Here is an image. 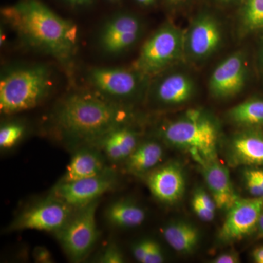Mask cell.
Returning a JSON list of instances; mask_svg holds the SVG:
<instances>
[{"mask_svg": "<svg viewBox=\"0 0 263 263\" xmlns=\"http://www.w3.org/2000/svg\"><path fill=\"white\" fill-rule=\"evenodd\" d=\"M3 18L28 47L69 68L79 48V31L40 0H21L2 10Z\"/></svg>", "mask_w": 263, "mask_h": 263, "instance_id": "6da1fadb", "label": "cell"}, {"mask_svg": "<svg viewBox=\"0 0 263 263\" xmlns=\"http://www.w3.org/2000/svg\"><path fill=\"white\" fill-rule=\"evenodd\" d=\"M125 105L94 93L67 95L54 112V122L62 138L72 146L95 143L116 127L129 122Z\"/></svg>", "mask_w": 263, "mask_h": 263, "instance_id": "7a4b0ae2", "label": "cell"}, {"mask_svg": "<svg viewBox=\"0 0 263 263\" xmlns=\"http://www.w3.org/2000/svg\"><path fill=\"white\" fill-rule=\"evenodd\" d=\"M53 86L51 72L47 66H18L3 72L0 79V110L11 115L37 106Z\"/></svg>", "mask_w": 263, "mask_h": 263, "instance_id": "3957f363", "label": "cell"}, {"mask_svg": "<svg viewBox=\"0 0 263 263\" xmlns=\"http://www.w3.org/2000/svg\"><path fill=\"white\" fill-rule=\"evenodd\" d=\"M160 133L166 143L186 151L202 167L217 160V126L200 110H189L183 117L164 124Z\"/></svg>", "mask_w": 263, "mask_h": 263, "instance_id": "277c9868", "label": "cell"}, {"mask_svg": "<svg viewBox=\"0 0 263 263\" xmlns=\"http://www.w3.org/2000/svg\"><path fill=\"white\" fill-rule=\"evenodd\" d=\"M182 54L184 34L173 24H164L143 45L134 69L149 77L159 73Z\"/></svg>", "mask_w": 263, "mask_h": 263, "instance_id": "5b68a950", "label": "cell"}, {"mask_svg": "<svg viewBox=\"0 0 263 263\" xmlns=\"http://www.w3.org/2000/svg\"><path fill=\"white\" fill-rule=\"evenodd\" d=\"M98 200L76 209L62 229L57 232V238L62 249L73 262L86 258L98 238L96 211Z\"/></svg>", "mask_w": 263, "mask_h": 263, "instance_id": "8992f818", "label": "cell"}, {"mask_svg": "<svg viewBox=\"0 0 263 263\" xmlns=\"http://www.w3.org/2000/svg\"><path fill=\"white\" fill-rule=\"evenodd\" d=\"M147 78L136 69L118 67H95L87 76L89 84L97 93L124 105L141 94Z\"/></svg>", "mask_w": 263, "mask_h": 263, "instance_id": "52a82bcc", "label": "cell"}, {"mask_svg": "<svg viewBox=\"0 0 263 263\" xmlns=\"http://www.w3.org/2000/svg\"><path fill=\"white\" fill-rule=\"evenodd\" d=\"M75 209L54 195L26 209L13 219L8 231L32 230L54 232L62 229Z\"/></svg>", "mask_w": 263, "mask_h": 263, "instance_id": "ba28073f", "label": "cell"}, {"mask_svg": "<svg viewBox=\"0 0 263 263\" xmlns=\"http://www.w3.org/2000/svg\"><path fill=\"white\" fill-rule=\"evenodd\" d=\"M143 24L136 15L119 13L103 24L98 34V45L106 54H121L130 49L139 41Z\"/></svg>", "mask_w": 263, "mask_h": 263, "instance_id": "9c48e42d", "label": "cell"}, {"mask_svg": "<svg viewBox=\"0 0 263 263\" xmlns=\"http://www.w3.org/2000/svg\"><path fill=\"white\" fill-rule=\"evenodd\" d=\"M263 210V197L240 198L228 210L218 238L224 243L242 240L257 230Z\"/></svg>", "mask_w": 263, "mask_h": 263, "instance_id": "30bf717a", "label": "cell"}, {"mask_svg": "<svg viewBox=\"0 0 263 263\" xmlns=\"http://www.w3.org/2000/svg\"><path fill=\"white\" fill-rule=\"evenodd\" d=\"M115 184V177L107 170L94 177L77 180L70 182H60L52 190L54 195L74 209H80L98 200Z\"/></svg>", "mask_w": 263, "mask_h": 263, "instance_id": "8fae6325", "label": "cell"}, {"mask_svg": "<svg viewBox=\"0 0 263 263\" xmlns=\"http://www.w3.org/2000/svg\"><path fill=\"white\" fill-rule=\"evenodd\" d=\"M222 32L219 24L210 15L195 19L184 34V53L195 60L212 54L221 44Z\"/></svg>", "mask_w": 263, "mask_h": 263, "instance_id": "7c38bea8", "label": "cell"}, {"mask_svg": "<svg viewBox=\"0 0 263 263\" xmlns=\"http://www.w3.org/2000/svg\"><path fill=\"white\" fill-rule=\"evenodd\" d=\"M226 157L233 167H263V131L248 128L228 141Z\"/></svg>", "mask_w": 263, "mask_h": 263, "instance_id": "4fadbf2b", "label": "cell"}, {"mask_svg": "<svg viewBox=\"0 0 263 263\" xmlns=\"http://www.w3.org/2000/svg\"><path fill=\"white\" fill-rule=\"evenodd\" d=\"M247 79V65L243 54L236 53L221 62L213 72L209 89L216 98H231L239 93Z\"/></svg>", "mask_w": 263, "mask_h": 263, "instance_id": "5bb4252c", "label": "cell"}, {"mask_svg": "<svg viewBox=\"0 0 263 263\" xmlns=\"http://www.w3.org/2000/svg\"><path fill=\"white\" fill-rule=\"evenodd\" d=\"M147 184L157 200L164 204H174L182 197L186 179L179 164L168 163L151 171Z\"/></svg>", "mask_w": 263, "mask_h": 263, "instance_id": "9a60e30c", "label": "cell"}, {"mask_svg": "<svg viewBox=\"0 0 263 263\" xmlns=\"http://www.w3.org/2000/svg\"><path fill=\"white\" fill-rule=\"evenodd\" d=\"M101 150L95 146H81L67 164L60 182H70L77 180L94 177L107 171Z\"/></svg>", "mask_w": 263, "mask_h": 263, "instance_id": "2e32d148", "label": "cell"}, {"mask_svg": "<svg viewBox=\"0 0 263 263\" xmlns=\"http://www.w3.org/2000/svg\"><path fill=\"white\" fill-rule=\"evenodd\" d=\"M195 92V84L186 74H169L162 77L153 86L152 96L157 103L165 106L186 103Z\"/></svg>", "mask_w": 263, "mask_h": 263, "instance_id": "e0dca14e", "label": "cell"}, {"mask_svg": "<svg viewBox=\"0 0 263 263\" xmlns=\"http://www.w3.org/2000/svg\"><path fill=\"white\" fill-rule=\"evenodd\" d=\"M138 144V133L127 123L109 132L93 146L100 148L110 162L116 163L127 160Z\"/></svg>", "mask_w": 263, "mask_h": 263, "instance_id": "ac0fdd59", "label": "cell"}, {"mask_svg": "<svg viewBox=\"0 0 263 263\" xmlns=\"http://www.w3.org/2000/svg\"><path fill=\"white\" fill-rule=\"evenodd\" d=\"M203 176L218 209L228 211L238 199L226 166L214 161L202 167Z\"/></svg>", "mask_w": 263, "mask_h": 263, "instance_id": "d6986e66", "label": "cell"}, {"mask_svg": "<svg viewBox=\"0 0 263 263\" xmlns=\"http://www.w3.org/2000/svg\"><path fill=\"white\" fill-rule=\"evenodd\" d=\"M163 155V148L157 141L139 143L125 160L126 171L137 176L148 174L160 163Z\"/></svg>", "mask_w": 263, "mask_h": 263, "instance_id": "ffe728a7", "label": "cell"}, {"mask_svg": "<svg viewBox=\"0 0 263 263\" xmlns=\"http://www.w3.org/2000/svg\"><path fill=\"white\" fill-rule=\"evenodd\" d=\"M164 240L179 253H191L199 243L200 233L196 227L187 221L170 223L162 230Z\"/></svg>", "mask_w": 263, "mask_h": 263, "instance_id": "44dd1931", "label": "cell"}, {"mask_svg": "<svg viewBox=\"0 0 263 263\" xmlns=\"http://www.w3.org/2000/svg\"><path fill=\"white\" fill-rule=\"evenodd\" d=\"M105 216L110 224L119 228H136L146 219L145 211L128 200H119L110 204Z\"/></svg>", "mask_w": 263, "mask_h": 263, "instance_id": "7402d4cb", "label": "cell"}, {"mask_svg": "<svg viewBox=\"0 0 263 263\" xmlns=\"http://www.w3.org/2000/svg\"><path fill=\"white\" fill-rule=\"evenodd\" d=\"M228 119L237 125L254 128L263 125V100L250 99L228 112Z\"/></svg>", "mask_w": 263, "mask_h": 263, "instance_id": "603a6c76", "label": "cell"}, {"mask_svg": "<svg viewBox=\"0 0 263 263\" xmlns=\"http://www.w3.org/2000/svg\"><path fill=\"white\" fill-rule=\"evenodd\" d=\"M243 21V25L249 30L263 29V0H248Z\"/></svg>", "mask_w": 263, "mask_h": 263, "instance_id": "cb8c5ba5", "label": "cell"}, {"mask_svg": "<svg viewBox=\"0 0 263 263\" xmlns=\"http://www.w3.org/2000/svg\"><path fill=\"white\" fill-rule=\"evenodd\" d=\"M25 131L23 124L19 122H8L0 129V147L7 149L15 146L22 139Z\"/></svg>", "mask_w": 263, "mask_h": 263, "instance_id": "d4e9b609", "label": "cell"}, {"mask_svg": "<svg viewBox=\"0 0 263 263\" xmlns=\"http://www.w3.org/2000/svg\"><path fill=\"white\" fill-rule=\"evenodd\" d=\"M97 262L101 263H122L125 262L124 254L115 243H110L99 254Z\"/></svg>", "mask_w": 263, "mask_h": 263, "instance_id": "484cf974", "label": "cell"}, {"mask_svg": "<svg viewBox=\"0 0 263 263\" xmlns=\"http://www.w3.org/2000/svg\"><path fill=\"white\" fill-rule=\"evenodd\" d=\"M164 260V254L160 245L155 240L150 239L149 248L143 263H162Z\"/></svg>", "mask_w": 263, "mask_h": 263, "instance_id": "4316f807", "label": "cell"}, {"mask_svg": "<svg viewBox=\"0 0 263 263\" xmlns=\"http://www.w3.org/2000/svg\"><path fill=\"white\" fill-rule=\"evenodd\" d=\"M245 186L249 194L254 197H263V186L252 176L247 170L245 171Z\"/></svg>", "mask_w": 263, "mask_h": 263, "instance_id": "83f0119b", "label": "cell"}, {"mask_svg": "<svg viewBox=\"0 0 263 263\" xmlns=\"http://www.w3.org/2000/svg\"><path fill=\"white\" fill-rule=\"evenodd\" d=\"M192 206H193L194 212L198 216L200 220L209 222V221H212L214 219L215 212H213L208 209L195 197H193V200H192Z\"/></svg>", "mask_w": 263, "mask_h": 263, "instance_id": "f1b7e54d", "label": "cell"}, {"mask_svg": "<svg viewBox=\"0 0 263 263\" xmlns=\"http://www.w3.org/2000/svg\"><path fill=\"white\" fill-rule=\"evenodd\" d=\"M150 239H143L137 242L132 247L133 256L138 262L143 263L149 248Z\"/></svg>", "mask_w": 263, "mask_h": 263, "instance_id": "f546056e", "label": "cell"}, {"mask_svg": "<svg viewBox=\"0 0 263 263\" xmlns=\"http://www.w3.org/2000/svg\"><path fill=\"white\" fill-rule=\"evenodd\" d=\"M193 197L197 198L208 209H209V210L212 211L213 212H216L217 207H216L215 202H214L212 195H209L206 192L204 191L201 189H198V190L195 191Z\"/></svg>", "mask_w": 263, "mask_h": 263, "instance_id": "4dcf8cb0", "label": "cell"}, {"mask_svg": "<svg viewBox=\"0 0 263 263\" xmlns=\"http://www.w3.org/2000/svg\"><path fill=\"white\" fill-rule=\"evenodd\" d=\"M240 262L239 255L235 252H228L219 254L213 259L214 263H238Z\"/></svg>", "mask_w": 263, "mask_h": 263, "instance_id": "1f68e13d", "label": "cell"}, {"mask_svg": "<svg viewBox=\"0 0 263 263\" xmlns=\"http://www.w3.org/2000/svg\"><path fill=\"white\" fill-rule=\"evenodd\" d=\"M34 258L40 262H50L51 260V254L47 249L38 247L34 253Z\"/></svg>", "mask_w": 263, "mask_h": 263, "instance_id": "d6a6232c", "label": "cell"}, {"mask_svg": "<svg viewBox=\"0 0 263 263\" xmlns=\"http://www.w3.org/2000/svg\"><path fill=\"white\" fill-rule=\"evenodd\" d=\"M263 186V168L261 167H249L246 169Z\"/></svg>", "mask_w": 263, "mask_h": 263, "instance_id": "836d02e7", "label": "cell"}, {"mask_svg": "<svg viewBox=\"0 0 263 263\" xmlns=\"http://www.w3.org/2000/svg\"><path fill=\"white\" fill-rule=\"evenodd\" d=\"M254 262L263 263V246L254 249L252 254Z\"/></svg>", "mask_w": 263, "mask_h": 263, "instance_id": "e575fe53", "label": "cell"}, {"mask_svg": "<svg viewBox=\"0 0 263 263\" xmlns=\"http://www.w3.org/2000/svg\"><path fill=\"white\" fill-rule=\"evenodd\" d=\"M67 4L73 7H84L91 5L93 0H63Z\"/></svg>", "mask_w": 263, "mask_h": 263, "instance_id": "d590c367", "label": "cell"}, {"mask_svg": "<svg viewBox=\"0 0 263 263\" xmlns=\"http://www.w3.org/2000/svg\"><path fill=\"white\" fill-rule=\"evenodd\" d=\"M257 230L259 235L263 237V210L259 216L258 224H257Z\"/></svg>", "mask_w": 263, "mask_h": 263, "instance_id": "8d00e7d4", "label": "cell"}, {"mask_svg": "<svg viewBox=\"0 0 263 263\" xmlns=\"http://www.w3.org/2000/svg\"><path fill=\"white\" fill-rule=\"evenodd\" d=\"M138 3L143 5H149L155 3L156 0H136Z\"/></svg>", "mask_w": 263, "mask_h": 263, "instance_id": "74e56055", "label": "cell"}, {"mask_svg": "<svg viewBox=\"0 0 263 263\" xmlns=\"http://www.w3.org/2000/svg\"><path fill=\"white\" fill-rule=\"evenodd\" d=\"M173 3H181V2H185L186 0H171Z\"/></svg>", "mask_w": 263, "mask_h": 263, "instance_id": "f35d334b", "label": "cell"}, {"mask_svg": "<svg viewBox=\"0 0 263 263\" xmlns=\"http://www.w3.org/2000/svg\"><path fill=\"white\" fill-rule=\"evenodd\" d=\"M109 1L116 2L117 1V0H109Z\"/></svg>", "mask_w": 263, "mask_h": 263, "instance_id": "ab89813d", "label": "cell"}, {"mask_svg": "<svg viewBox=\"0 0 263 263\" xmlns=\"http://www.w3.org/2000/svg\"><path fill=\"white\" fill-rule=\"evenodd\" d=\"M226 1H228V0H226Z\"/></svg>", "mask_w": 263, "mask_h": 263, "instance_id": "60d3db41", "label": "cell"}]
</instances>
